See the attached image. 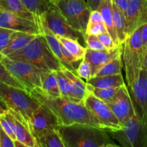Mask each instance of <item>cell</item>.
I'll return each mask as SVG.
<instances>
[{"label": "cell", "instance_id": "cell-15", "mask_svg": "<svg viewBox=\"0 0 147 147\" xmlns=\"http://www.w3.org/2000/svg\"><path fill=\"white\" fill-rule=\"evenodd\" d=\"M14 119V132L18 141L26 147H37V142L30 129L28 121L18 112L10 109Z\"/></svg>", "mask_w": 147, "mask_h": 147}, {"label": "cell", "instance_id": "cell-7", "mask_svg": "<svg viewBox=\"0 0 147 147\" xmlns=\"http://www.w3.org/2000/svg\"><path fill=\"white\" fill-rule=\"evenodd\" d=\"M1 63L30 93L35 88H41L42 70L28 62L14 60L4 56Z\"/></svg>", "mask_w": 147, "mask_h": 147}, {"label": "cell", "instance_id": "cell-47", "mask_svg": "<svg viewBox=\"0 0 147 147\" xmlns=\"http://www.w3.org/2000/svg\"><path fill=\"white\" fill-rule=\"evenodd\" d=\"M9 108L7 107V105L0 99V114H2V113H4V112H5Z\"/></svg>", "mask_w": 147, "mask_h": 147}, {"label": "cell", "instance_id": "cell-30", "mask_svg": "<svg viewBox=\"0 0 147 147\" xmlns=\"http://www.w3.org/2000/svg\"><path fill=\"white\" fill-rule=\"evenodd\" d=\"M122 55L112 59L105 65H104L96 73L95 76H110V75L120 74L122 70ZM94 77V76H93Z\"/></svg>", "mask_w": 147, "mask_h": 147}, {"label": "cell", "instance_id": "cell-45", "mask_svg": "<svg viewBox=\"0 0 147 147\" xmlns=\"http://www.w3.org/2000/svg\"><path fill=\"white\" fill-rule=\"evenodd\" d=\"M102 0H86V2L91 7L92 10H97Z\"/></svg>", "mask_w": 147, "mask_h": 147}, {"label": "cell", "instance_id": "cell-4", "mask_svg": "<svg viewBox=\"0 0 147 147\" xmlns=\"http://www.w3.org/2000/svg\"><path fill=\"white\" fill-rule=\"evenodd\" d=\"M142 25L136 29L124 42L122 60L127 86L130 87L138 78L143 67L144 50L141 40Z\"/></svg>", "mask_w": 147, "mask_h": 147}, {"label": "cell", "instance_id": "cell-11", "mask_svg": "<svg viewBox=\"0 0 147 147\" xmlns=\"http://www.w3.org/2000/svg\"><path fill=\"white\" fill-rule=\"evenodd\" d=\"M106 103L122 126L135 113L129 90L125 84L120 86L115 96Z\"/></svg>", "mask_w": 147, "mask_h": 147}, {"label": "cell", "instance_id": "cell-17", "mask_svg": "<svg viewBox=\"0 0 147 147\" xmlns=\"http://www.w3.org/2000/svg\"><path fill=\"white\" fill-rule=\"evenodd\" d=\"M70 81L71 85V101L76 103H84L85 97L88 93L86 83L69 69L63 67L61 68Z\"/></svg>", "mask_w": 147, "mask_h": 147}, {"label": "cell", "instance_id": "cell-48", "mask_svg": "<svg viewBox=\"0 0 147 147\" xmlns=\"http://www.w3.org/2000/svg\"><path fill=\"white\" fill-rule=\"evenodd\" d=\"M14 147H26L24 144L22 143L21 142L18 141L17 139H16V140L14 141Z\"/></svg>", "mask_w": 147, "mask_h": 147}, {"label": "cell", "instance_id": "cell-14", "mask_svg": "<svg viewBox=\"0 0 147 147\" xmlns=\"http://www.w3.org/2000/svg\"><path fill=\"white\" fill-rule=\"evenodd\" d=\"M122 45H120L114 50H92L86 47L84 59L89 64L92 70V77L95 76L97 72L106 63L112 59L122 54ZM91 77V78H92Z\"/></svg>", "mask_w": 147, "mask_h": 147}, {"label": "cell", "instance_id": "cell-38", "mask_svg": "<svg viewBox=\"0 0 147 147\" xmlns=\"http://www.w3.org/2000/svg\"><path fill=\"white\" fill-rule=\"evenodd\" d=\"M97 37L100 40L104 47H105V49L108 51H112V50H114L117 47H119L114 42L113 40H112V37H111V36L110 35L108 32L102 33V34L98 35Z\"/></svg>", "mask_w": 147, "mask_h": 147}, {"label": "cell", "instance_id": "cell-42", "mask_svg": "<svg viewBox=\"0 0 147 147\" xmlns=\"http://www.w3.org/2000/svg\"><path fill=\"white\" fill-rule=\"evenodd\" d=\"M88 22H104L103 18L99 12V11L97 10H92L90 13Z\"/></svg>", "mask_w": 147, "mask_h": 147}, {"label": "cell", "instance_id": "cell-8", "mask_svg": "<svg viewBox=\"0 0 147 147\" xmlns=\"http://www.w3.org/2000/svg\"><path fill=\"white\" fill-rule=\"evenodd\" d=\"M40 20L56 36L69 37L78 41L84 39V32L74 28L55 4L44 13Z\"/></svg>", "mask_w": 147, "mask_h": 147}, {"label": "cell", "instance_id": "cell-40", "mask_svg": "<svg viewBox=\"0 0 147 147\" xmlns=\"http://www.w3.org/2000/svg\"><path fill=\"white\" fill-rule=\"evenodd\" d=\"M0 147H14V141L4 131L0 125Z\"/></svg>", "mask_w": 147, "mask_h": 147}, {"label": "cell", "instance_id": "cell-21", "mask_svg": "<svg viewBox=\"0 0 147 147\" xmlns=\"http://www.w3.org/2000/svg\"><path fill=\"white\" fill-rule=\"evenodd\" d=\"M141 5V0H129L128 7L125 12L128 37L138 27Z\"/></svg>", "mask_w": 147, "mask_h": 147}, {"label": "cell", "instance_id": "cell-24", "mask_svg": "<svg viewBox=\"0 0 147 147\" xmlns=\"http://www.w3.org/2000/svg\"><path fill=\"white\" fill-rule=\"evenodd\" d=\"M112 17L119 45H122L128 38L126 21L124 13L112 2Z\"/></svg>", "mask_w": 147, "mask_h": 147}, {"label": "cell", "instance_id": "cell-35", "mask_svg": "<svg viewBox=\"0 0 147 147\" xmlns=\"http://www.w3.org/2000/svg\"><path fill=\"white\" fill-rule=\"evenodd\" d=\"M76 74L79 78L85 79L86 80H87L88 79H89L92 77L91 67L85 59L83 58L80 61L79 65L76 67Z\"/></svg>", "mask_w": 147, "mask_h": 147}, {"label": "cell", "instance_id": "cell-39", "mask_svg": "<svg viewBox=\"0 0 147 147\" xmlns=\"http://www.w3.org/2000/svg\"><path fill=\"white\" fill-rule=\"evenodd\" d=\"M0 125L2 127V129H4V131L9 135L10 138L12 139L13 141L16 140L17 138H16L15 134H14V132L13 131L12 128L10 126V124L9 123V122L7 121V120L6 119V118L4 117V114H0Z\"/></svg>", "mask_w": 147, "mask_h": 147}, {"label": "cell", "instance_id": "cell-41", "mask_svg": "<svg viewBox=\"0 0 147 147\" xmlns=\"http://www.w3.org/2000/svg\"><path fill=\"white\" fill-rule=\"evenodd\" d=\"M147 23V0H141V12L138 20V27Z\"/></svg>", "mask_w": 147, "mask_h": 147}, {"label": "cell", "instance_id": "cell-33", "mask_svg": "<svg viewBox=\"0 0 147 147\" xmlns=\"http://www.w3.org/2000/svg\"><path fill=\"white\" fill-rule=\"evenodd\" d=\"M0 82L26 90L23 85L12 75V73L9 71L8 69L1 62H0Z\"/></svg>", "mask_w": 147, "mask_h": 147}, {"label": "cell", "instance_id": "cell-1", "mask_svg": "<svg viewBox=\"0 0 147 147\" xmlns=\"http://www.w3.org/2000/svg\"><path fill=\"white\" fill-rule=\"evenodd\" d=\"M30 93L40 104L46 106L56 115L61 126L80 123L105 129L84 103L70 101L61 96L53 97L46 94L40 88H35Z\"/></svg>", "mask_w": 147, "mask_h": 147}, {"label": "cell", "instance_id": "cell-3", "mask_svg": "<svg viewBox=\"0 0 147 147\" xmlns=\"http://www.w3.org/2000/svg\"><path fill=\"white\" fill-rule=\"evenodd\" d=\"M6 57L12 60L28 62L44 72L58 71L63 67L42 34L36 36L24 48Z\"/></svg>", "mask_w": 147, "mask_h": 147}, {"label": "cell", "instance_id": "cell-36", "mask_svg": "<svg viewBox=\"0 0 147 147\" xmlns=\"http://www.w3.org/2000/svg\"><path fill=\"white\" fill-rule=\"evenodd\" d=\"M87 34L98 36L102 33L108 32L104 22H88L84 32Z\"/></svg>", "mask_w": 147, "mask_h": 147}, {"label": "cell", "instance_id": "cell-32", "mask_svg": "<svg viewBox=\"0 0 147 147\" xmlns=\"http://www.w3.org/2000/svg\"><path fill=\"white\" fill-rule=\"evenodd\" d=\"M59 83V90H60L61 97L67 100H71V85L70 81L67 76L65 75L63 70H60L56 71ZM71 101V100H70Z\"/></svg>", "mask_w": 147, "mask_h": 147}, {"label": "cell", "instance_id": "cell-6", "mask_svg": "<svg viewBox=\"0 0 147 147\" xmlns=\"http://www.w3.org/2000/svg\"><path fill=\"white\" fill-rule=\"evenodd\" d=\"M110 136L124 147H147V125L134 114L115 131H108Z\"/></svg>", "mask_w": 147, "mask_h": 147}, {"label": "cell", "instance_id": "cell-12", "mask_svg": "<svg viewBox=\"0 0 147 147\" xmlns=\"http://www.w3.org/2000/svg\"><path fill=\"white\" fill-rule=\"evenodd\" d=\"M0 27L30 34H42L41 22L28 20L8 11L0 13Z\"/></svg>", "mask_w": 147, "mask_h": 147}, {"label": "cell", "instance_id": "cell-37", "mask_svg": "<svg viewBox=\"0 0 147 147\" xmlns=\"http://www.w3.org/2000/svg\"><path fill=\"white\" fill-rule=\"evenodd\" d=\"M14 30L0 27V53L7 47Z\"/></svg>", "mask_w": 147, "mask_h": 147}, {"label": "cell", "instance_id": "cell-43", "mask_svg": "<svg viewBox=\"0 0 147 147\" xmlns=\"http://www.w3.org/2000/svg\"><path fill=\"white\" fill-rule=\"evenodd\" d=\"M112 2L125 14V10H126L128 3H129V0H112Z\"/></svg>", "mask_w": 147, "mask_h": 147}, {"label": "cell", "instance_id": "cell-29", "mask_svg": "<svg viewBox=\"0 0 147 147\" xmlns=\"http://www.w3.org/2000/svg\"><path fill=\"white\" fill-rule=\"evenodd\" d=\"M21 1L32 13L40 19L48 9L54 5L52 0H21Z\"/></svg>", "mask_w": 147, "mask_h": 147}, {"label": "cell", "instance_id": "cell-13", "mask_svg": "<svg viewBox=\"0 0 147 147\" xmlns=\"http://www.w3.org/2000/svg\"><path fill=\"white\" fill-rule=\"evenodd\" d=\"M28 123L32 133L45 129L58 130L61 125L56 115L46 106L40 104L29 118Z\"/></svg>", "mask_w": 147, "mask_h": 147}, {"label": "cell", "instance_id": "cell-23", "mask_svg": "<svg viewBox=\"0 0 147 147\" xmlns=\"http://www.w3.org/2000/svg\"><path fill=\"white\" fill-rule=\"evenodd\" d=\"M86 83L97 88L120 87L125 85L122 73L104 76H94L86 80Z\"/></svg>", "mask_w": 147, "mask_h": 147}, {"label": "cell", "instance_id": "cell-50", "mask_svg": "<svg viewBox=\"0 0 147 147\" xmlns=\"http://www.w3.org/2000/svg\"><path fill=\"white\" fill-rule=\"evenodd\" d=\"M1 9H0V13H1Z\"/></svg>", "mask_w": 147, "mask_h": 147}, {"label": "cell", "instance_id": "cell-26", "mask_svg": "<svg viewBox=\"0 0 147 147\" xmlns=\"http://www.w3.org/2000/svg\"><path fill=\"white\" fill-rule=\"evenodd\" d=\"M40 88L46 94L50 96H53V97L61 96L56 71L44 72L43 73L41 78V88Z\"/></svg>", "mask_w": 147, "mask_h": 147}, {"label": "cell", "instance_id": "cell-5", "mask_svg": "<svg viewBox=\"0 0 147 147\" xmlns=\"http://www.w3.org/2000/svg\"><path fill=\"white\" fill-rule=\"evenodd\" d=\"M0 99L9 109L22 115L28 121L32 113L40 103L29 92L0 82Z\"/></svg>", "mask_w": 147, "mask_h": 147}, {"label": "cell", "instance_id": "cell-44", "mask_svg": "<svg viewBox=\"0 0 147 147\" xmlns=\"http://www.w3.org/2000/svg\"><path fill=\"white\" fill-rule=\"evenodd\" d=\"M141 40H142V45L144 50L145 51V49L147 46V23H145L142 25L141 28Z\"/></svg>", "mask_w": 147, "mask_h": 147}, {"label": "cell", "instance_id": "cell-27", "mask_svg": "<svg viewBox=\"0 0 147 147\" xmlns=\"http://www.w3.org/2000/svg\"><path fill=\"white\" fill-rule=\"evenodd\" d=\"M56 37L76 61L80 62L84 58L86 47H84L77 40L61 36H56Z\"/></svg>", "mask_w": 147, "mask_h": 147}, {"label": "cell", "instance_id": "cell-49", "mask_svg": "<svg viewBox=\"0 0 147 147\" xmlns=\"http://www.w3.org/2000/svg\"><path fill=\"white\" fill-rule=\"evenodd\" d=\"M3 57H4V55H3L2 54H1V53H0V62L1 61V60H2V59H3Z\"/></svg>", "mask_w": 147, "mask_h": 147}, {"label": "cell", "instance_id": "cell-10", "mask_svg": "<svg viewBox=\"0 0 147 147\" xmlns=\"http://www.w3.org/2000/svg\"><path fill=\"white\" fill-rule=\"evenodd\" d=\"M128 88L135 114L147 125V70L142 69L138 78Z\"/></svg>", "mask_w": 147, "mask_h": 147}, {"label": "cell", "instance_id": "cell-19", "mask_svg": "<svg viewBox=\"0 0 147 147\" xmlns=\"http://www.w3.org/2000/svg\"><path fill=\"white\" fill-rule=\"evenodd\" d=\"M38 34L14 31L12 34L8 45L1 51V53L4 56H9L10 55L24 48Z\"/></svg>", "mask_w": 147, "mask_h": 147}, {"label": "cell", "instance_id": "cell-9", "mask_svg": "<svg viewBox=\"0 0 147 147\" xmlns=\"http://www.w3.org/2000/svg\"><path fill=\"white\" fill-rule=\"evenodd\" d=\"M84 104L106 131H115L122 128L107 103L97 98L89 90L84 100Z\"/></svg>", "mask_w": 147, "mask_h": 147}, {"label": "cell", "instance_id": "cell-28", "mask_svg": "<svg viewBox=\"0 0 147 147\" xmlns=\"http://www.w3.org/2000/svg\"><path fill=\"white\" fill-rule=\"evenodd\" d=\"M52 1L61 11L68 22L74 29L82 31L70 0H52Z\"/></svg>", "mask_w": 147, "mask_h": 147}, {"label": "cell", "instance_id": "cell-25", "mask_svg": "<svg viewBox=\"0 0 147 147\" xmlns=\"http://www.w3.org/2000/svg\"><path fill=\"white\" fill-rule=\"evenodd\" d=\"M76 17L79 21L81 30L84 32L89 22V15L92 11L85 0H70Z\"/></svg>", "mask_w": 147, "mask_h": 147}, {"label": "cell", "instance_id": "cell-20", "mask_svg": "<svg viewBox=\"0 0 147 147\" xmlns=\"http://www.w3.org/2000/svg\"><path fill=\"white\" fill-rule=\"evenodd\" d=\"M37 147H65L58 130L45 129L33 134Z\"/></svg>", "mask_w": 147, "mask_h": 147}, {"label": "cell", "instance_id": "cell-2", "mask_svg": "<svg viewBox=\"0 0 147 147\" xmlns=\"http://www.w3.org/2000/svg\"><path fill=\"white\" fill-rule=\"evenodd\" d=\"M65 147H114L108 131L80 123L60 126L58 129Z\"/></svg>", "mask_w": 147, "mask_h": 147}, {"label": "cell", "instance_id": "cell-34", "mask_svg": "<svg viewBox=\"0 0 147 147\" xmlns=\"http://www.w3.org/2000/svg\"><path fill=\"white\" fill-rule=\"evenodd\" d=\"M84 40L86 45V48L92 50H105V47L99 40L97 36L93 34H87L86 33L83 34Z\"/></svg>", "mask_w": 147, "mask_h": 147}, {"label": "cell", "instance_id": "cell-16", "mask_svg": "<svg viewBox=\"0 0 147 147\" xmlns=\"http://www.w3.org/2000/svg\"><path fill=\"white\" fill-rule=\"evenodd\" d=\"M41 21V20H40ZM41 26H42V34L45 37L50 50L53 53V54L56 56L59 61L61 62L63 67L69 69V70L73 72L74 73L76 74V69L74 66L69 63V62L65 57L63 55V50H62V44L59 42L56 36L48 28L47 26L46 25L43 21H41Z\"/></svg>", "mask_w": 147, "mask_h": 147}, {"label": "cell", "instance_id": "cell-18", "mask_svg": "<svg viewBox=\"0 0 147 147\" xmlns=\"http://www.w3.org/2000/svg\"><path fill=\"white\" fill-rule=\"evenodd\" d=\"M0 9L1 11H8L28 20L41 22L40 19L32 13L21 0H0Z\"/></svg>", "mask_w": 147, "mask_h": 147}, {"label": "cell", "instance_id": "cell-22", "mask_svg": "<svg viewBox=\"0 0 147 147\" xmlns=\"http://www.w3.org/2000/svg\"><path fill=\"white\" fill-rule=\"evenodd\" d=\"M97 10L99 11V12L102 14L108 32L111 36L114 42L118 46H120L118 44V37H117L116 32H115V26H114L113 23L112 1V0H102L99 7H98Z\"/></svg>", "mask_w": 147, "mask_h": 147}, {"label": "cell", "instance_id": "cell-46", "mask_svg": "<svg viewBox=\"0 0 147 147\" xmlns=\"http://www.w3.org/2000/svg\"><path fill=\"white\" fill-rule=\"evenodd\" d=\"M142 69L147 70V46L144 51V62H143V67Z\"/></svg>", "mask_w": 147, "mask_h": 147}, {"label": "cell", "instance_id": "cell-31", "mask_svg": "<svg viewBox=\"0 0 147 147\" xmlns=\"http://www.w3.org/2000/svg\"><path fill=\"white\" fill-rule=\"evenodd\" d=\"M120 87H112V88H97L91 86L89 83H86V89L93 95H95L97 98L100 100H103L107 103L110 100L115 96Z\"/></svg>", "mask_w": 147, "mask_h": 147}]
</instances>
